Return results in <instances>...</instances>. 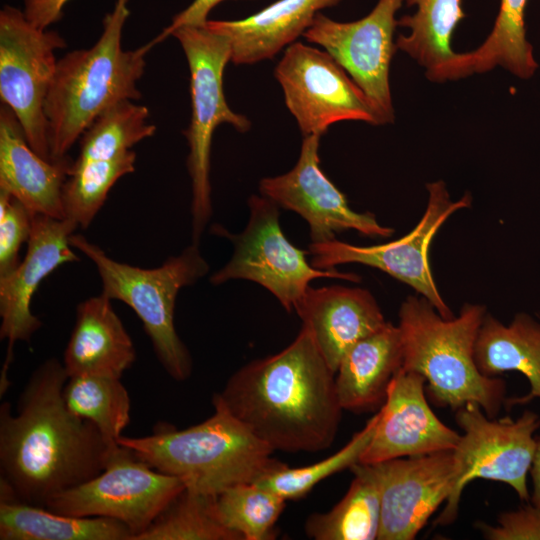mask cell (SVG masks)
I'll return each mask as SVG.
<instances>
[{
	"mask_svg": "<svg viewBox=\"0 0 540 540\" xmlns=\"http://www.w3.org/2000/svg\"><path fill=\"white\" fill-rule=\"evenodd\" d=\"M78 227L69 219L32 214L24 259L14 271L0 277V338L8 341L3 367H9L13 359L14 344L29 342L42 325L30 307L41 281L63 264L80 260L70 244V236Z\"/></svg>",
	"mask_w": 540,
	"mask_h": 540,
	"instance_id": "ac0fdd59",
	"label": "cell"
},
{
	"mask_svg": "<svg viewBox=\"0 0 540 540\" xmlns=\"http://www.w3.org/2000/svg\"><path fill=\"white\" fill-rule=\"evenodd\" d=\"M403 1L378 0L369 14L351 22L335 21L320 12L303 35L308 42L323 47L348 73L369 98L383 125L394 120L389 70L396 50V13Z\"/></svg>",
	"mask_w": 540,
	"mask_h": 540,
	"instance_id": "5bb4252c",
	"label": "cell"
},
{
	"mask_svg": "<svg viewBox=\"0 0 540 540\" xmlns=\"http://www.w3.org/2000/svg\"><path fill=\"white\" fill-rule=\"evenodd\" d=\"M70 244L95 264L102 283L101 293L111 300L122 301L137 314L168 375L176 381L188 379L192 358L176 332L174 311L179 291L209 271L198 244L187 246L151 269L114 260L81 234H72Z\"/></svg>",
	"mask_w": 540,
	"mask_h": 540,
	"instance_id": "8992f818",
	"label": "cell"
},
{
	"mask_svg": "<svg viewBox=\"0 0 540 540\" xmlns=\"http://www.w3.org/2000/svg\"><path fill=\"white\" fill-rule=\"evenodd\" d=\"M528 0H501L494 26L475 50L457 53L450 80L501 66L520 78L532 76L537 68L532 47L526 39L524 12Z\"/></svg>",
	"mask_w": 540,
	"mask_h": 540,
	"instance_id": "4316f807",
	"label": "cell"
},
{
	"mask_svg": "<svg viewBox=\"0 0 540 540\" xmlns=\"http://www.w3.org/2000/svg\"><path fill=\"white\" fill-rule=\"evenodd\" d=\"M66 45L58 32L33 26L23 11L1 9V102L16 115L31 148L48 161L53 160L44 102L57 66L55 51Z\"/></svg>",
	"mask_w": 540,
	"mask_h": 540,
	"instance_id": "8fae6325",
	"label": "cell"
},
{
	"mask_svg": "<svg viewBox=\"0 0 540 540\" xmlns=\"http://www.w3.org/2000/svg\"><path fill=\"white\" fill-rule=\"evenodd\" d=\"M427 208L416 227L407 235L381 245L356 246L333 239L310 243V263L316 269H335L337 265L358 263L377 268L409 285L426 298L444 318L453 314L440 295L431 272L428 251L434 235L456 211L471 205L466 193L452 201L443 181L427 184Z\"/></svg>",
	"mask_w": 540,
	"mask_h": 540,
	"instance_id": "4fadbf2b",
	"label": "cell"
},
{
	"mask_svg": "<svg viewBox=\"0 0 540 540\" xmlns=\"http://www.w3.org/2000/svg\"><path fill=\"white\" fill-rule=\"evenodd\" d=\"M294 311L335 373L354 344L387 323L372 294L358 287L310 286Z\"/></svg>",
	"mask_w": 540,
	"mask_h": 540,
	"instance_id": "d6986e66",
	"label": "cell"
},
{
	"mask_svg": "<svg viewBox=\"0 0 540 540\" xmlns=\"http://www.w3.org/2000/svg\"><path fill=\"white\" fill-rule=\"evenodd\" d=\"M335 375L302 325L288 346L239 368L212 399L273 451L318 452L334 442L343 411Z\"/></svg>",
	"mask_w": 540,
	"mask_h": 540,
	"instance_id": "7a4b0ae2",
	"label": "cell"
},
{
	"mask_svg": "<svg viewBox=\"0 0 540 540\" xmlns=\"http://www.w3.org/2000/svg\"><path fill=\"white\" fill-rule=\"evenodd\" d=\"M73 160L67 155L48 161L29 145L14 112L0 108V190L18 199L29 211L65 219L64 184Z\"/></svg>",
	"mask_w": 540,
	"mask_h": 540,
	"instance_id": "ffe728a7",
	"label": "cell"
},
{
	"mask_svg": "<svg viewBox=\"0 0 540 540\" xmlns=\"http://www.w3.org/2000/svg\"><path fill=\"white\" fill-rule=\"evenodd\" d=\"M63 395L75 415L92 422L111 446L118 444L131 412V399L121 379L71 376Z\"/></svg>",
	"mask_w": 540,
	"mask_h": 540,
	"instance_id": "f1b7e54d",
	"label": "cell"
},
{
	"mask_svg": "<svg viewBox=\"0 0 540 540\" xmlns=\"http://www.w3.org/2000/svg\"><path fill=\"white\" fill-rule=\"evenodd\" d=\"M378 419L379 412L370 418L364 428L355 433L345 446L331 456L298 468H290L284 464L257 483L286 501L304 497L322 480L345 469H350L359 462L362 453L372 439Z\"/></svg>",
	"mask_w": 540,
	"mask_h": 540,
	"instance_id": "836d02e7",
	"label": "cell"
},
{
	"mask_svg": "<svg viewBox=\"0 0 540 540\" xmlns=\"http://www.w3.org/2000/svg\"><path fill=\"white\" fill-rule=\"evenodd\" d=\"M285 104L304 136H322L340 121L383 125L364 92L326 51L294 42L275 67Z\"/></svg>",
	"mask_w": 540,
	"mask_h": 540,
	"instance_id": "7c38bea8",
	"label": "cell"
},
{
	"mask_svg": "<svg viewBox=\"0 0 540 540\" xmlns=\"http://www.w3.org/2000/svg\"><path fill=\"white\" fill-rule=\"evenodd\" d=\"M69 376L50 358L30 375L15 412L0 406V500L46 507L56 495L98 475L111 446L90 421L67 406Z\"/></svg>",
	"mask_w": 540,
	"mask_h": 540,
	"instance_id": "6da1fadb",
	"label": "cell"
},
{
	"mask_svg": "<svg viewBox=\"0 0 540 540\" xmlns=\"http://www.w3.org/2000/svg\"><path fill=\"white\" fill-rule=\"evenodd\" d=\"M380 487L377 540H413L451 495L455 483L453 451L371 464Z\"/></svg>",
	"mask_w": 540,
	"mask_h": 540,
	"instance_id": "2e32d148",
	"label": "cell"
},
{
	"mask_svg": "<svg viewBox=\"0 0 540 540\" xmlns=\"http://www.w3.org/2000/svg\"><path fill=\"white\" fill-rule=\"evenodd\" d=\"M223 1L225 0H193L188 7L173 17L171 24L164 28L151 43L155 46L171 36V33L179 27L205 24L210 11Z\"/></svg>",
	"mask_w": 540,
	"mask_h": 540,
	"instance_id": "8d00e7d4",
	"label": "cell"
},
{
	"mask_svg": "<svg viewBox=\"0 0 540 540\" xmlns=\"http://www.w3.org/2000/svg\"><path fill=\"white\" fill-rule=\"evenodd\" d=\"M32 214L18 199L0 190V277L14 271L21 262L19 250L29 240Z\"/></svg>",
	"mask_w": 540,
	"mask_h": 540,
	"instance_id": "e575fe53",
	"label": "cell"
},
{
	"mask_svg": "<svg viewBox=\"0 0 540 540\" xmlns=\"http://www.w3.org/2000/svg\"><path fill=\"white\" fill-rule=\"evenodd\" d=\"M530 475L532 479V494L529 501L540 508V432L536 435V449Z\"/></svg>",
	"mask_w": 540,
	"mask_h": 540,
	"instance_id": "f35d334b",
	"label": "cell"
},
{
	"mask_svg": "<svg viewBox=\"0 0 540 540\" xmlns=\"http://www.w3.org/2000/svg\"><path fill=\"white\" fill-rule=\"evenodd\" d=\"M201 423L178 430L158 425L150 435L118 443L152 468L177 477L185 489L216 496L241 483L257 482L285 463L221 403Z\"/></svg>",
	"mask_w": 540,
	"mask_h": 540,
	"instance_id": "5b68a950",
	"label": "cell"
},
{
	"mask_svg": "<svg viewBox=\"0 0 540 540\" xmlns=\"http://www.w3.org/2000/svg\"><path fill=\"white\" fill-rule=\"evenodd\" d=\"M484 306L466 303L457 317L444 318L422 296H409L399 309L402 368L425 378L426 391L437 406L457 410L479 405L495 418L506 402V382L483 375L474 349L486 314Z\"/></svg>",
	"mask_w": 540,
	"mask_h": 540,
	"instance_id": "277c9868",
	"label": "cell"
},
{
	"mask_svg": "<svg viewBox=\"0 0 540 540\" xmlns=\"http://www.w3.org/2000/svg\"><path fill=\"white\" fill-rule=\"evenodd\" d=\"M455 420L463 431L453 450L455 483L435 524L445 526L456 520L462 492L476 479L504 483L528 502L527 477L536 449L535 434L540 429L539 415L525 410L516 419H495L479 405L467 403L456 410Z\"/></svg>",
	"mask_w": 540,
	"mask_h": 540,
	"instance_id": "9c48e42d",
	"label": "cell"
},
{
	"mask_svg": "<svg viewBox=\"0 0 540 540\" xmlns=\"http://www.w3.org/2000/svg\"><path fill=\"white\" fill-rule=\"evenodd\" d=\"M404 1L415 7V13L397 20V25L408 28L409 33L397 37L396 49L425 68L430 80H449L450 68L457 55L451 48V37L464 18L461 0Z\"/></svg>",
	"mask_w": 540,
	"mask_h": 540,
	"instance_id": "d4e9b609",
	"label": "cell"
},
{
	"mask_svg": "<svg viewBox=\"0 0 540 540\" xmlns=\"http://www.w3.org/2000/svg\"><path fill=\"white\" fill-rule=\"evenodd\" d=\"M474 358L479 371L499 377L508 371L520 372L530 384L527 395L506 400L508 406L540 399V322L527 313H517L505 325L486 313L478 332Z\"/></svg>",
	"mask_w": 540,
	"mask_h": 540,
	"instance_id": "cb8c5ba5",
	"label": "cell"
},
{
	"mask_svg": "<svg viewBox=\"0 0 540 540\" xmlns=\"http://www.w3.org/2000/svg\"><path fill=\"white\" fill-rule=\"evenodd\" d=\"M136 360L133 341L104 294L77 305L63 365L71 376L119 378Z\"/></svg>",
	"mask_w": 540,
	"mask_h": 540,
	"instance_id": "44dd1931",
	"label": "cell"
},
{
	"mask_svg": "<svg viewBox=\"0 0 540 540\" xmlns=\"http://www.w3.org/2000/svg\"><path fill=\"white\" fill-rule=\"evenodd\" d=\"M320 137L304 136L295 166L287 173L261 179L260 194L299 214L309 226L311 243L336 239L347 230L372 238L391 236L394 230L381 225L373 213L352 210L345 195L321 170Z\"/></svg>",
	"mask_w": 540,
	"mask_h": 540,
	"instance_id": "9a60e30c",
	"label": "cell"
},
{
	"mask_svg": "<svg viewBox=\"0 0 540 540\" xmlns=\"http://www.w3.org/2000/svg\"><path fill=\"white\" fill-rule=\"evenodd\" d=\"M286 500L257 482L229 487L215 496L221 523L242 540H271Z\"/></svg>",
	"mask_w": 540,
	"mask_h": 540,
	"instance_id": "d6a6232c",
	"label": "cell"
},
{
	"mask_svg": "<svg viewBox=\"0 0 540 540\" xmlns=\"http://www.w3.org/2000/svg\"><path fill=\"white\" fill-rule=\"evenodd\" d=\"M341 0H277L238 20H207L205 25L224 35L231 45V62L251 65L274 58L304 35L321 10Z\"/></svg>",
	"mask_w": 540,
	"mask_h": 540,
	"instance_id": "7402d4cb",
	"label": "cell"
},
{
	"mask_svg": "<svg viewBox=\"0 0 540 540\" xmlns=\"http://www.w3.org/2000/svg\"><path fill=\"white\" fill-rule=\"evenodd\" d=\"M134 540H242L219 520L215 496L184 489Z\"/></svg>",
	"mask_w": 540,
	"mask_h": 540,
	"instance_id": "1f68e13d",
	"label": "cell"
},
{
	"mask_svg": "<svg viewBox=\"0 0 540 540\" xmlns=\"http://www.w3.org/2000/svg\"><path fill=\"white\" fill-rule=\"evenodd\" d=\"M133 150L108 160L73 162L62 192L65 219L87 228L97 215L113 185L124 175L134 172Z\"/></svg>",
	"mask_w": 540,
	"mask_h": 540,
	"instance_id": "4dcf8cb0",
	"label": "cell"
},
{
	"mask_svg": "<svg viewBox=\"0 0 540 540\" xmlns=\"http://www.w3.org/2000/svg\"><path fill=\"white\" fill-rule=\"evenodd\" d=\"M184 489L177 477L152 468L118 443L98 475L56 495L45 508L117 520L132 531L134 540Z\"/></svg>",
	"mask_w": 540,
	"mask_h": 540,
	"instance_id": "30bf717a",
	"label": "cell"
},
{
	"mask_svg": "<svg viewBox=\"0 0 540 540\" xmlns=\"http://www.w3.org/2000/svg\"><path fill=\"white\" fill-rule=\"evenodd\" d=\"M27 20L39 29H47L61 20L63 8L70 0H23Z\"/></svg>",
	"mask_w": 540,
	"mask_h": 540,
	"instance_id": "74e56055",
	"label": "cell"
},
{
	"mask_svg": "<svg viewBox=\"0 0 540 540\" xmlns=\"http://www.w3.org/2000/svg\"><path fill=\"white\" fill-rule=\"evenodd\" d=\"M425 378L401 368L391 380L371 441L359 462L453 451L461 434L443 423L430 407Z\"/></svg>",
	"mask_w": 540,
	"mask_h": 540,
	"instance_id": "e0dca14e",
	"label": "cell"
},
{
	"mask_svg": "<svg viewBox=\"0 0 540 540\" xmlns=\"http://www.w3.org/2000/svg\"><path fill=\"white\" fill-rule=\"evenodd\" d=\"M487 540H540V508L530 501L499 515L497 525L477 522Z\"/></svg>",
	"mask_w": 540,
	"mask_h": 540,
	"instance_id": "d590c367",
	"label": "cell"
},
{
	"mask_svg": "<svg viewBox=\"0 0 540 540\" xmlns=\"http://www.w3.org/2000/svg\"><path fill=\"white\" fill-rule=\"evenodd\" d=\"M123 523L71 516L19 501L0 500L1 540H132Z\"/></svg>",
	"mask_w": 540,
	"mask_h": 540,
	"instance_id": "484cf974",
	"label": "cell"
},
{
	"mask_svg": "<svg viewBox=\"0 0 540 540\" xmlns=\"http://www.w3.org/2000/svg\"><path fill=\"white\" fill-rule=\"evenodd\" d=\"M343 498L329 511L310 515L305 532L315 540H377L380 529V487L371 464L356 463Z\"/></svg>",
	"mask_w": 540,
	"mask_h": 540,
	"instance_id": "83f0119b",
	"label": "cell"
},
{
	"mask_svg": "<svg viewBox=\"0 0 540 540\" xmlns=\"http://www.w3.org/2000/svg\"><path fill=\"white\" fill-rule=\"evenodd\" d=\"M249 220L245 229L233 234L216 224L212 232L229 239L234 247L230 260L211 277L213 285L234 279L253 281L267 289L283 308L294 311L318 278H336L359 282L354 273L314 268L306 259L308 252L293 245L280 226L279 206L263 195L248 200Z\"/></svg>",
	"mask_w": 540,
	"mask_h": 540,
	"instance_id": "ba28073f",
	"label": "cell"
},
{
	"mask_svg": "<svg viewBox=\"0 0 540 540\" xmlns=\"http://www.w3.org/2000/svg\"><path fill=\"white\" fill-rule=\"evenodd\" d=\"M148 118V108L133 101L112 106L82 134L74 162L114 159L127 153L135 144L155 134L156 126Z\"/></svg>",
	"mask_w": 540,
	"mask_h": 540,
	"instance_id": "f546056e",
	"label": "cell"
},
{
	"mask_svg": "<svg viewBox=\"0 0 540 540\" xmlns=\"http://www.w3.org/2000/svg\"><path fill=\"white\" fill-rule=\"evenodd\" d=\"M171 36L180 43L190 72L192 114L184 135L189 147L187 169L192 184V241L198 244L212 215L209 173L213 133L224 123L245 133L251 122L233 111L224 95L223 73L231 62L228 38L205 24L179 27Z\"/></svg>",
	"mask_w": 540,
	"mask_h": 540,
	"instance_id": "52a82bcc",
	"label": "cell"
},
{
	"mask_svg": "<svg viewBox=\"0 0 540 540\" xmlns=\"http://www.w3.org/2000/svg\"><path fill=\"white\" fill-rule=\"evenodd\" d=\"M128 0H116L103 19L97 42L68 52L57 61L44 102L52 160L67 156L87 128L106 110L122 101L141 98L137 82L143 76L151 41L134 50L122 48L129 16Z\"/></svg>",
	"mask_w": 540,
	"mask_h": 540,
	"instance_id": "3957f363",
	"label": "cell"
},
{
	"mask_svg": "<svg viewBox=\"0 0 540 540\" xmlns=\"http://www.w3.org/2000/svg\"><path fill=\"white\" fill-rule=\"evenodd\" d=\"M403 350L398 325L387 322L354 344L342 357L335 375L343 410L370 411L382 406L388 386L402 368Z\"/></svg>",
	"mask_w": 540,
	"mask_h": 540,
	"instance_id": "603a6c76",
	"label": "cell"
}]
</instances>
